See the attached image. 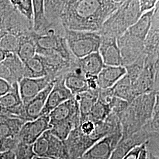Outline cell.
<instances>
[{
    "mask_svg": "<svg viewBox=\"0 0 159 159\" xmlns=\"http://www.w3.org/2000/svg\"><path fill=\"white\" fill-rule=\"evenodd\" d=\"M117 8L111 0H67L60 20L64 29L98 32Z\"/></svg>",
    "mask_w": 159,
    "mask_h": 159,
    "instance_id": "6da1fadb",
    "label": "cell"
},
{
    "mask_svg": "<svg viewBox=\"0 0 159 159\" xmlns=\"http://www.w3.org/2000/svg\"><path fill=\"white\" fill-rule=\"evenodd\" d=\"M138 0H127L108 17L98 31L102 37L117 39L142 15Z\"/></svg>",
    "mask_w": 159,
    "mask_h": 159,
    "instance_id": "7a4b0ae2",
    "label": "cell"
},
{
    "mask_svg": "<svg viewBox=\"0 0 159 159\" xmlns=\"http://www.w3.org/2000/svg\"><path fill=\"white\" fill-rule=\"evenodd\" d=\"M64 29L68 49L74 58H81L98 51L102 40L98 32Z\"/></svg>",
    "mask_w": 159,
    "mask_h": 159,
    "instance_id": "3957f363",
    "label": "cell"
},
{
    "mask_svg": "<svg viewBox=\"0 0 159 159\" xmlns=\"http://www.w3.org/2000/svg\"><path fill=\"white\" fill-rule=\"evenodd\" d=\"M123 136V130L117 131L102 138L77 159H109Z\"/></svg>",
    "mask_w": 159,
    "mask_h": 159,
    "instance_id": "277c9868",
    "label": "cell"
},
{
    "mask_svg": "<svg viewBox=\"0 0 159 159\" xmlns=\"http://www.w3.org/2000/svg\"><path fill=\"white\" fill-rule=\"evenodd\" d=\"M51 128L48 114L43 115L37 119L25 122L18 133L17 139L19 142L33 145L37 139Z\"/></svg>",
    "mask_w": 159,
    "mask_h": 159,
    "instance_id": "5b68a950",
    "label": "cell"
},
{
    "mask_svg": "<svg viewBox=\"0 0 159 159\" xmlns=\"http://www.w3.org/2000/svg\"><path fill=\"white\" fill-rule=\"evenodd\" d=\"M48 116L51 126L65 121H73L79 125L80 114L78 102L73 97L52 110Z\"/></svg>",
    "mask_w": 159,
    "mask_h": 159,
    "instance_id": "8992f818",
    "label": "cell"
},
{
    "mask_svg": "<svg viewBox=\"0 0 159 159\" xmlns=\"http://www.w3.org/2000/svg\"><path fill=\"white\" fill-rule=\"evenodd\" d=\"M54 80L49 75L40 78H23L18 83L23 104L27 103L40 94Z\"/></svg>",
    "mask_w": 159,
    "mask_h": 159,
    "instance_id": "52a82bcc",
    "label": "cell"
},
{
    "mask_svg": "<svg viewBox=\"0 0 159 159\" xmlns=\"http://www.w3.org/2000/svg\"><path fill=\"white\" fill-rule=\"evenodd\" d=\"M73 97L74 96L65 85L64 75L58 76L55 79L54 85L47 98L46 104L42 110L41 116L48 114L57 106Z\"/></svg>",
    "mask_w": 159,
    "mask_h": 159,
    "instance_id": "ba28073f",
    "label": "cell"
},
{
    "mask_svg": "<svg viewBox=\"0 0 159 159\" xmlns=\"http://www.w3.org/2000/svg\"><path fill=\"white\" fill-rule=\"evenodd\" d=\"M101 38L98 52L102 57L104 64L109 66H122V58L117 39L102 36Z\"/></svg>",
    "mask_w": 159,
    "mask_h": 159,
    "instance_id": "9c48e42d",
    "label": "cell"
},
{
    "mask_svg": "<svg viewBox=\"0 0 159 159\" xmlns=\"http://www.w3.org/2000/svg\"><path fill=\"white\" fill-rule=\"evenodd\" d=\"M55 79L40 94L27 103L23 104V119L25 122L33 121L41 116L42 110L46 104L47 98L54 84Z\"/></svg>",
    "mask_w": 159,
    "mask_h": 159,
    "instance_id": "30bf717a",
    "label": "cell"
},
{
    "mask_svg": "<svg viewBox=\"0 0 159 159\" xmlns=\"http://www.w3.org/2000/svg\"><path fill=\"white\" fill-rule=\"evenodd\" d=\"M64 84L73 96L89 92L85 75L75 63V59L64 75Z\"/></svg>",
    "mask_w": 159,
    "mask_h": 159,
    "instance_id": "8fae6325",
    "label": "cell"
},
{
    "mask_svg": "<svg viewBox=\"0 0 159 159\" xmlns=\"http://www.w3.org/2000/svg\"><path fill=\"white\" fill-rule=\"evenodd\" d=\"M152 136L149 133H136L121 139L109 159H122L131 149L148 141Z\"/></svg>",
    "mask_w": 159,
    "mask_h": 159,
    "instance_id": "7c38bea8",
    "label": "cell"
},
{
    "mask_svg": "<svg viewBox=\"0 0 159 159\" xmlns=\"http://www.w3.org/2000/svg\"><path fill=\"white\" fill-rule=\"evenodd\" d=\"M127 73L124 66H105L97 75L98 84L100 89H108L113 88L120 80Z\"/></svg>",
    "mask_w": 159,
    "mask_h": 159,
    "instance_id": "4fadbf2b",
    "label": "cell"
},
{
    "mask_svg": "<svg viewBox=\"0 0 159 159\" xmlns=\"http://www.w3.org/2000/svg\"><path fill=\"white\" fill-rule=\"evenodd\" d=\"M75 63L84 75L96 76H97L104 66L98 51L81 58H75Z\"/></svg>",
    "mask_w": 159,
    "mask_h": 159,
    "instance_id": "5bb4252c",
    "label": "cell"
},
{
    "mask_svg": "<svg viewBox=\"0 0 159 159\" xmlns=\"http://www.w3.org/2000/svg\"><path fill=\"white\" fill-rule=\"evenodd\" d=\"M155 8L143 13L139 20L126 32L137 39L144 42L152 25Z\"/></svg>",
    "mask_w": 159,
    "mask_h": 159,
    "instance_id": "9a60e30c",
    "label": "cell"
},
{
    "mask_svg": "<svg viewBox=\"0 0 159 159\" xmlns=\"http://www.w3.org/2000/svg\"><path fill=\"white\" fill-rule=\"evenodd\" d=\"M33 1V30L37 34L46 32L52 24L47 19L44 0H32ZM54 24V23H53Z\"/></svg>",
    "mask_w": 159,
    "mask_h": 159,
    "instance_id": "2e32d148",
    "label": "cell"
},
{
    "mask_svg": "<svg viewBox=\"0 0 159 159\" xmlns=\"http://www.w3.org/2000/svg\"><path fill=\"white\" fill-rule=\"evenodd\" d=\"M25 123L23 120L8 117L0 114V139L17 137Z\"/></svg>",
    "mask_w": 159,
    "mask_h": 159,
    "instance_id": "e0dca14e",
    "label": "cell"
},
{
    "mask_svg": "<svg viewBox=\"0 0 159 159\" xmlns=\"http://www.w3.org/2000/svg\"><path fill=\"white\" fill-rule=\"evenodd\" d=\"M112 89L115 96L124 100L129 103L132 102L134 98L137 96L134 83L127 74L120 80Z\"/></svg>",
    "mask_w": 159,
    "mask_h": 159,
    "instance_id": "ac0fdd59",
    "label": "cell"
},
{
    "mask_svg": "<svg viewBox=\"0 0 159 159\" xmlns=\"http://www.w3.org/2000/svg\"><path fill=\"white\" fill-rule=\"evenodd\" d=\"M24 77L40 78L48 75L43 58L38 54L24 63Z\"/></svg>",
    "mask_w": 159,
    "mask_h": 159,
    "instance_id": "d6986e66",
    "label": "cell"
},
{
    "mask_svg": "<svg viewBox=\"0 0 159 159\" xmlns=\"http://www.w3.org/2000/svg\"><path fill=\"white\" fill-rule=\"evenodd\" d=\"M32 31L20 37V45L16 54L23 63L29 61L37 54L36 46L31 35Z\"/></svg>",
    "mask_w": 159,
    "mask_h": 159,
    "instance_id": "ffe728a7",
    "label": "cell"
},
{
    "mask_svg": "<svg viewBox=\"0 0 159 159\" xmlns=\"http://www.w3.org/2000/svg\"><path fill=\"white\" fill-rule=\"evenodd\" d=\"M79 108L80 121L87 118L91 109L97 100L98 97L90 92H84L74 96Z\"/></svg>",
    "mask_w": 159,
    "mask_h": 159,
    "instance_id": "44dd1931",
    "label": "cell"
},
{
    "mask_svg": "<svg viewBox=\"0 0 159 159\" xmlns=\"http://www.w3.org/2000/svg\"><path fill=\"white\" fill-rule=\"evenodd\" d=\"M46 16L50 23L60 22V16L67 0H44Z\"/></svg>",
    "mask_w": 159,
    "mask_h": 159,
    "instance_id": "7402d4cb",
    "label": "cell"
},
{
    "mask_svg": "<svg viewBox=\"0 0 159 159\" xmlns=\"http://www.w3.org/2000/svg\"><path fill=\"white\" fill-rule=\"evenodd\" d=\"M20 41L19 36L0 30V48L6 52L17 54Z\"/></svg>",
    "mask_w": 159,
    "mask_h": 159,
    "instance_id": "603a6c76",
    "label": "cell"
},
{
    "mask_svg": "<svg viewBox=\"0 0 159 159\" xmlns=\"http://www.w3.org/2000/svg\"><path fill=\"white\" fill-rule=\"evenodd\" d=\"M78 126L73 121H65L52 125L49 130L51 134L64 142L68 138L71 132Z\"/></svg>",
    "mask_w": 159,
    "mask_h": 159,
    "instance_id": "cb8c5ba5",
    "label": "cell"
},
{
    "mask_svg": "<svg viewBox=\"0 0 159 159\" xmlns=\"http://www.w3.org/2000/svg\"><path fill=\"white\" fill-rule=\"evenodd\" d=\"M3 61L10 68L18 83L24 78V65L16 54L7 52L6 59Z\"/></svg>",
    "mask_w": 159,
    "mask_h": 159,
    "instance_id": "d4e9b609",
    "label": "cell"
},
{
    "mask_svg": "<svg viewBox=\"0 0 159 159\" xmlns=\"http://www.w3.org/2000/svg\"><path fill=\"white\" fill-rule=\"evenodd\" d=\"M12 8L33 25L32 0H9Z\"/></svg>",
    "mask_w": 159,
    "mask_h": 159,
    "instance_id": "484cf974",
    "label": "cell"
},
{
    "mask_svg": "<svg viewBox=\"0 0 159 159\" xmlns=\"http://www.w3.org/2000/svg\"><path fill=\"white\" fill-rule=\"evenodd\" d=\"M111 113V108L110 106L97 100L91 109L88 118L96 122L103 121L108 117Z\"/></svg>",
    "mask_w": 159,
    "mask_h": 159,
    "instance_id": "4316f807",
    "label": "cell"
},
{
    "mask_svg": "<svg viewBox=\"0 0 159 159\" xmlns=\"http://www.w3.org/2000/svg\"><path fill=\"white\" fill-rule=\"evenodd\" d=\"M50 134V130L46 131L33 143V149L36 156L47 157Z\"/></svg>",
    "mask_w": 159,
    "mask_h": 159,
    "instance_id": "83f0119b",
    "label": "cell"
},
{
    "mask_svg": "<svg viewBox=\"0 0 159 159\" xmlns=\"http://www.w3.org/2000/svg\"><path fill=\"white\" fill-rule=\"evenodd\" d=\"M16 159H32L35 156L33 152V145L18 143L14 150Z\"/></svg>",
    "mask_w": 159,
    "mask_h": 159,
    "instance_id": "f1b7e54d",
    "label": "cell"
},
{
    "mask_svg": "<svg viewBox=\"0 0 159 159\" xmlns=\"http://www.w3.org/2000/svg\"><path fill=\"white\" fill-rule=\"evenodd\" d=\"M0 79L5 80L11 84L17 82L11 69L4 61L0 63Z\"/></svg>",
    "mask_w": 159,
    "mask_h": 159,
    "instance_id": "f546056e",
    "label": "cell"
},
{
    "mask_svg": "<svg viewBox=\"0 0 159 159\" xmlns=\"http://www.w3.org/2000/svg\"><path fill=\"white\" fill-rule=\"evenodd\" d=\"M19 143L17 137L0 139V153L7 150H14Z\"/></svg>",
    "mask_w": 159,
    "mask_h": 159,
    "instance_id": "4dcf8cb0",
    "label": "cell"
},
{
    "mask_svg": "<svg viewBox=\"0 0 159 159\" xmlns=\"http://www.w3.org/2000/svg\"><path fill=\"white\" fill-rule=\"evenodd\" d=\"M147 142L148 141L141 145L137 146L136 147L133 148L132 149H131L122 159H138L143 149L146 146Z\"/></svg>",
    "mask_w": 159,
    "mask_h": 159,
    "instance_id": "1f68e13d",
    "label": "cell"
},
{
    "mask_svg": "<svg viewBox=\"0 0 159 159\" xmlns=\"http://www.w3.org/2000/svg\"><path fill=\"white\" fill-rule=\"evenodd\" d=\"M142 13L150 11L159 3V0H138Z\"/></svg>",
    "mask_w": 159,
    "mask_h": 159,
    "instance_id": "d6a6232c",
    "label": "cell"
},
{
    "mask_svg": "<svg viewBox=\"0 0 159 159\" xmlns=\"http://www.w3.org/2000/svg\"><path fill=\"white\" fill-rule=\"evenodd\" d=\"M12 84L5 80L0 79V97L6 95L11 89Z\"/></svg>",
    "mask_w": 159,
    "mask_h": 159,
    "instance_id": "836d02e7",
    "label": "cell"
},
{
    "mask_svg": "<svg viewBox=\"0 0 159 159\" xmlns=\"http://www.w3.org/2000/svg\"><path fill=\"white\" fill-rule=\"evenodd\" d=\"M0 159H16V156L14 150H7L0 153Z\"/></svg>",
    "mask_w": 159,
    "mask_h": 159,
    "instance_id": "e575fe53",
    "label": "cell"
},
{
    "mask_svg": "<svg viewBox=\"0 0 159 159\" xmlns=\"http://www.w3.org/2000/svg\"><path fill=\"white\" fill-rule=\"evenodd\" d=\"M147 149V148H146ZM147 159H159V153L152 152L148 150V157Z\"/></svg>",
    "mask_w": 159,
    "mask_h": 159,
    "instance_id": "d590c367",
    "label": "cell"
},
{
    "mask_svg": "<svg viewBox=\"0 0 159 159\" xmlns=\"http://www.w3.org/2000/svg\"><path fill=\"white\" fill-rule=\"evenodd\" d=\"M147 157H148V150L146 149V146L141 152L138 159H147Z\"/></svg>",
    "mask_w": 159,
    "mask_h": 159,
    "instance_id": "8d00e7d4",
    "label": "cell"
},
{
    "mask_svg": "<svg viewBox=\"0 0 159 159\" xmlns=\"http://www.w3.org/2000/svg\"><path fill=\"white\" fill-rule=\"evenodd\" d=\"M127 0H111V2L113 4L114 6L117 8H118L119 6L122 5L124 2H125Z\"/></svg>",
    "mask_w": 159,
    "mask_h": 159,
    "instance_id": "74e56055",
    "label": "cell"
},
{
    "mask_svg": "<svg viewBox=\"0 0 159 159\" xmlns=\"http://www.w3.org/2000/svg\"><path fill=\"white\" fill-rule=\"evenodd\" d=\"M7 54V52H6V51L0 48V63L2 62L6 59Z\"/></svg>",
    "mask_w": 159,
    "mask_h": 159,
    "instance_id": "f35d334b",
    "label": "cell"
},
{
    "mask_svg": "<svg viewBox=\"0 0 159 159\" xmlns=\"http://www.w3.org/2000/svg\"><path fill=\"white\" fill-rule=\"evenodd\" d=\"M32 159H48V158H47V157H39V156H35Z\"/></svg>",
    "mask_w": 159,
    "mask_h": 159,
    "instance_id": "ab89813d",
    "label": "cell"
}]
</instances>
